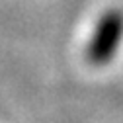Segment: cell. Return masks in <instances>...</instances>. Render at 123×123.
<instances>
[{"instance_id":"6da1fadb","label":"cell","mask_w":123,"mask_h":123,"mask_svg":"<svg viewBox=\"0 0 123 123\" xmlns=\"http://www.w3.org/2000/svg\"><path fill=\"white\" fill-rule=\"evenodd\" d=\"M123 39V12L107 10L96 22L94 33L90 37L86 57L92 65H107L115 57Z\"/></svg>"}]
</instances>
